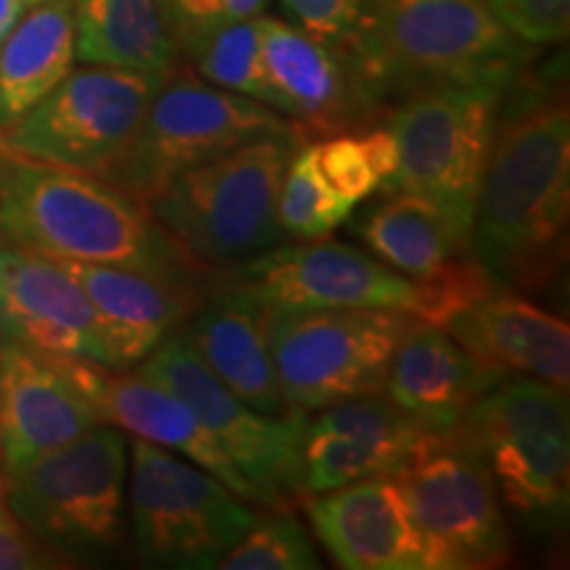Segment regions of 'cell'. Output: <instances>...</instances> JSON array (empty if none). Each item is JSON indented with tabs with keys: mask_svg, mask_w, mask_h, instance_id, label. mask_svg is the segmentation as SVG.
<instances>
[{
	"mask_svg": "<svg viewBox=\"0 0 570 570\" xmlns=\"http://www.w3.org/2000/svg\"><path fill=\"white\" fill-rule=\"evenodd\" d=\"M40 3H53V0H24V6H40Z\"/></svg>",
	"mask_w": 570,
	"mask_h": 570,
	"instance_id": "obj_39",
	"label": "cell"
},
{
	"mask_svg": "<svg viewBox=\"0 0 570 570\" xmlns=\"http://www.w3.org/2000/svg\"><path fill=\"white\" fill-rule=\"evenodd\" d=\"M24 0H0V42L11 32L21 13H24Z\"/></svg>",
	"mask_w": 570,
	"mask_h": 570,
	"instance_id": "obj_37",
	"label": "cell"
},
{
	"mask_svg": "<svg viewBox=\"0 0 570 570\" xmlns=\"http://www.w3.org/2000/svg\"><path fill=\"white\" fill-rule=\"evenodd\" d=\"M127 502L135 550L159 568L209 570L256 512L223 481L146 439H132Z\"/></svg>",
	"mask_w": 570,
	"mask_h": 570,
	"instance_id": "obj_10",
	"label": "cell"
},
{
	"mask_svg": "<svg viewBox=\"0 0 570 570\" xmlns=\"http://www.w3.org/2000/svg\"><path fill=\"white\" fill-rule=\"evenodd\" d=\"M56 566L53 550L27 529L13 510L0 499V570H27Z\"/></svg>",
	"mask_w": 570,
	"mask_h": 570,
	"instance_id": "obj_35",
	"label": "cell"
},
{
	"mask_svg": "<svg viewBox=\"0 0 570 570\" xmlns=\"http://www.w3.org/2000/svg\"><path fill=\"white\" fill-rule=\"evenodd\" d=\"M444 331L491 381L537 377L570 389V327L518 291L497 285L458 312Z\"/></svg>",
	"mask_w": 570,
	"mask_h": 570,
	"instance_id": "obj_20",
	"label": "cell"
},
{
	"mask_svg": "<svg viewBox=\"0 0 570 570\" xmlns=\"http://www.w3.org/2000/svg\"><path fill=\"white\" fill-rule=\"evenodd\" d=\"M570 111L566 63L512 77L475 202L470 252L502 288L541 291L568 259Z\"/></svg>",
	"mask_w": 570,
	"mask_h": 570,
	"instance_id": "obj_1",
	"label": "cell"
},
{
	"mask_svg": "<svg viewBox=\"0 0 570 570\" xmlns=\"http://www.w3.org/2000/svg\"><path fill=\"white\" fill-rule=\"evenodd\" d=\"M135 373L188 404L233 465L254 483L265 508L304 502V412L265 415L248 407L204 365L180 327H175Z\"/></svg>",
	"mask_w": 570,
	"mask_h": 570,
	"instance_id": "obj_12",
	"label": "cell"
},
{
	"mask_svg": "<svg viewBox=\"0 0 570 570\" xmlns=\"http://www.w3.org/2000/svg\"><path fill=\"white\" fill-rule=\"evenodd\" d=\"M180 331L235 396L265 415H288L269 348V309L227 285L209 283Z\"/></svg>",
	"mask_w": 570,
	"mask_h": 570,
	"instance_id": "obj_22",
	"label": "cell"
},
{
	"mask_svg": "<svg viewBox=\"0 0 570 570\" xmlns=\"http://www.w3.org/2000/svg\"><path fill=\"white\" fill-rule=\"evenodd\" d=\"M104 365L0 341V462L6 479L101 425Z\"/></svg>",
	"mask_w": 570,
	"mask_h": 570,
	"instance_id": "obj_15",
	"label": "cell"
},
{
	"mask_svg": "<svg viewBox=\"0 0 570 570\" xmlns=\"http://www.w3.org/2000/svg\"><path fill=\"white\" fill-rule=\"evenodd\" d=\"M75 67V3L32 6L0 42V132L19 122Z\"/></svg>",
	"mask_w": 570,
	"mask_h": 570,
	"instance_id": "obj_27",
	"label": "cell"
},
{
	"mask_svg": "<svg viewBox=\"0 0 570 570\" xmlns=\"http://www.w3.org/2000/svg\"><path fill=\"white\" fill-rule=\"evenodd\" d=\"M0 235L51 256L204 285L206 269L151 209L109 180L0 148Z\"/></svg>",
	"mask_w": 570,
	"mask_h": 570,
	"instance_id": "obj_2",
	"label": "cell"
},
{
	"mask_svg": "<svg viewBox=\"0 0 570 570\" xmlns=\"http://www.w3.org/2000/svg\"><path fill=\"white\" fill-rule=\"evenodd\" d=\"M315 156L320 175L331 185L333 194H338L344 202L360 206L381 190V180L370 164L362 135L356 130L315 140Z\"/></svg>",
	"mask_w": 570,
	"mask_h": 570,
	"instance_id": "obj_31",
	"label": "cell"
},
{
	"mask_svg": "<svg viewBox=\"0 0 570 570\" xmlns=\"http://www.w3.org/2000/svg\"><path fill=\"white\" fill-rule=\"evenodd\" d=\"M510 82L436 85L399 98L383 122L394 135L399 161L381 194L410 190L473 219Z\"/></svg>",
	"mask_w": 570,
	"mask_h": 570,
	"instance_id": "obj_11",
	"label": "cell"
},
{
	"mask_svg": "<svg viewBox=\"0 0 570 570\" xmlns=\"http://www.w3.org/2000/svg\"><path fill=\"white\" fill-rule=\"evenodd\" d=\"M75 59L159 77L180 63V40L167 0H77Z\"/></svg>",
	"mask_w": 570,
	"mask_h": 570,
	"instance_id": "obj_26",
	"label": "cell"
},
{
	"mask_svg": "<svg viewBox=\"0 0 570 570\" xmlns=\"http://www.w3.org/2000/svg\"><path fill=\"white\" fill-rule=\"evenodd\" d=\"M344 51L375 106L462 82H510L537 59L489 0H370Z\"/></svg>",
	"mask_w": 570,
	"mask_h": 570,
	"instance_id": "obj_3",
	"label": "cell"
},
{
	"mask_svg": "<svg viewBox=\"0 0 570 570\" xmlns=\"http://www.w3.org/2000/svg\"><path fill=\"white\" fill-rule=\"evenodd\" d=\"M417 320L396 309H269V348L291 412L381 396L396 346Z\"/></svg>",
	"mask_w": 570,
	"mask_h": 570,
	"instance_id": "obj_9",
	"label": "cell"
},
{
	"mask_svg": "<svg viewBox=\"0 0 570 570\" xmlns=\"http://www.w3.org/2000/svg\"><path fill=\"white\" fill-rule=\"evenodd\" d=\"M159 85V77L88 63L0 132V148L106 180L130 148Z\"/></svg>",
	"mask_w": 570,
	"mask_h": 570,
	"instance_id": "obj_14",
	"label": "cell"
},
{
	"mask_svg": "<svg viewBox=\"0 0 570 570\" xmlns=\"http://www.w3.org/2000/svg\"><path fill=\"white\" fill-rule=\"evenodd\" d=\"M304 138H259L173 177L146 206L204 269H227L281 246L277 194Z\"/></svg>",
	"mask_w": 570,
	"mask_h": 570,
	"instance_id": "obj_4",
	"label": "cell"
},
{
	"mask_svg": "<svg viewBox=\"0 0 570 570\" xmlns=\"http://www.w3.org/2000/svg\"><path fill=\"white\" fill-rule=\"evenodd\" d=\"M127 439L101 423L6 481V504L59 552H109L125 539Z\"/></svg>",
	"mask_w": 570,
	"mask_h": 570,
	"instance_id": "obj_8",
	"label": "cell"
},
{
	"mask_svg": "<svg viewBox=\"0 0 570 570\" xmlns=\"http://www.w3.org/2000/svg\"><path fill=\"white\" fill-rule=\"evenodd\" d=\"M259 515L223 554V570H317L323 568L304 523L285 508Z\"/></svg>",
	"mask_w": 570,
	"mask_h": 570,
	"instance_id": "obj_30",
	"label": "cell"
},
{
	"mask_svg": "<svg viewBox=\"0 0 570 570\" xmlns=\"http://www.w3.org/2000/svg\"><path fill=\"white\" fill-rule=\"evenodd\" d=\"M439 431L402 412L386 396H362L306 415L304 497L344 483L396 475Z\"/></svg>",
	"mask_w": 570,
	"mask_h": 570,
	"instance_id": "obj_17",
	"label": "cell"
},
{
	"mask_svg": "<svg viewBox=\"0 0 570 570\" xmlns=\"http://www.w3.org/2000/svg\"><path fill=\"white\" fill-rule=\"evenodd\" d=\"M354 204H348L320 175L315 140H302L285 167L277 194V223L285 238L315 240L348 223Z\"/></svg>",
	"mask_w": 570,
	"mask_h": 570,
	"instance_id": "obj_29",
	"label": "cell"
},
{
	"mask_svg": "<svg viewBox=\"0 0 570 570\" xmlns=\"http://www.w3.org/2000/svg\"><path fill=\"white\" fill-rule=\"evenodd\" d=\"M352 230L367 254L410 277H433L473 256V219L410 190H386L354 217Z\"/></svg>",
	"mask_w": 570,
	"mask_h": 570,
	"instance_id": "obj_25",
	"label": "cell"
},
{
	"mask_svg": "<svg viewBox=\"0 0 570 570\" xmlns=\"http://www.w3.org/2000/svg\"><path fill=\"white\" fill-rule=\"evenodd\" d=\"M458 436L487 465L497 494L525 529L558 533L570 510L568 391L508 377L475 399Z\"/></svg>",
	"mask_w": 570,
	"mask_h": 570,
	"instance_id": "obj_5",
	"label": "cell"
},
{
	"mask_svg": "<svg viewBox=\"0 0 570 570\" xmlns=\"http://www.w3.org/2000/svg\"><path fill=\"white\" fill-rule=\"evenodd\" d=\"M212 281L275 312L396 309L439 327L449 315L444 275H402L365 248L327 240V235L294 246L281 244L235 267L214 269Z\"/></svg>",
	"mask_w": 570,
	"mask_h": 570,
	"instance_id": "obj_6",
	"label": "cell"
},
{
	"mask_svg": "<svg viewBox=\"0 0 570 570\" xmlns=\"http://www.w3.org/2000/svg\"><path fill=\"white\" fill-rule=\"evenodd\" d=\"M167 3L173 9L180 42L214 27L262 17L267 9V0H167Z\"/></svg>",
	"mask_w": 570,
	"mask_h": 570,
	"instance_id": "obj_34",
	"label": "cell"
},
{
	"mask_svg": "<svg viewBox=\"0 0 570 570\" xmlns=\"http://www.w3.org/2000/svg\"><path fill=\"white\" fill-rule=\"evenodd\" d=\"M88 296L109 370L138 367L202 302L209 283L164 281L138 269L56 259Z\"/></svg>",
	"mask_w": 570,
	"mask_h": 570,
	"instance_id": "obj_19",
	"label": "cell"
},
{
	"mask_svg": "<svg viewBox=\"0 0 570 570\" xmlns=\"http://www.w3.org/2000/svg\"><path fill=\"white\" fill-rule=\"evenodd\" d=\"M259 35L269 106L304 140L370 127L381 106L362 90L344 48L265 13L259 17Z\"/></svg>",
	"mask_w": 570,
	"mask_h": 570,
	"instance_id": "obj_16",
	"label": "cell"
},
{
	"mask_svg": "<svg viewBox=\"0 0 570 570\" xmlns=\"http://www.w3.org/2000/svg\"><path fill=\"white\" fill-rule=\"evenodd\" d=\"M96 407L104 423L180 454L223 481L240 499L265 508V499L254 483L233 465V460L198 423L188 404L167 389L156 386L138 373H119V370L111 373L109 367H104L96 386Z\"/></svg>",
	"mask_w": 570,
	"mask_h": 570,
	"instance_id": "obj_24",
	"label": "cell"
},
{
	"mask_svg": "<svg viewBox=\"0 0 570 570\" xmlns=\"http://www.w3.org/2000/svg\"><path fill=\"white\" fill-rule=\"evenodd\" d=\"M6 481H9V479H6V470H3V462H0V499H3V497H6Z\"/></svg>",
	"mask_w": 570,
	"mask_h": 570,
	"instance_id": "obj_38",
	"label": "cell"
},
{
	"mask_svg": "<svg viewBox=\"0 0 570 570\" xmlns=\"http://www.w3.org/2000/svg\"><path fill=\"white\" fill-rule=\"evenodd\" d=\"M291 21L315 38L344 48L370 0H281Z\"/></svg>",
	"mask_w": 570,
	"mask_h": 570,
	"instance_id": "obj_33",
	"label": "cell"
},
{
	"mask_svg": "<svg viewBox=\"0 0 570 570\" xmlns=\"http://www.w3.org/2000/svg\"><path fill=\"white\" fill-rule=\"evenodd\" d=\"M491 386L497 383L444 327L417 320L391 356L381 396L433 431L452 433Z\"/></svg>",
	"mask_w": 570,
	"mask_h": 570,
	"instance_id": "obj_23",
	"label": "cell"
},
{
	"mask_svg": "<svg viewBox=\"0 0 570 570\" xmlns=\"http://www.w3.org/2000/svg\"><path fill=\"white\" fill-rule=\"evenodd\" d=\"M0 238H3V235H0Z\"/></svg>",
	"mask_w": 570,
	"mask_h": 570,
	"instance_id": "obj_40",
	"label": "cell"
},
{
	"mask_svg": "<svg viewBox=\"0 0 570 570\" xmlns=\"http://www.w3.org/2000/svg\"><path fill=\"white\" fill-rule=\"evenodd\" d=\"M489 9L525 46H560L570 35V0H489Z\"/></svg>",
	"mask_w": 570,
	"mask_h": 570,
	"instance_id": "obj_32",
	"label": "cell"
},
{
	"mask_svg": "<svg viewBox=\"0 0 570 570\" xmlns=\"http://www.w3.org/2000/svg\"><path fill=\"white\" fill-rule=\"evenodd\" d=\"M425 570H483L510 558V531L487 465L465 441L436 433L394 475Z\"/></svg>",
	"mask_w": 570,
	"mask_h": 570,
	"instance_id": "obj_13",
	"label": "cell"
},
{
	"mask_svg": "<svg viewBox=\"0 0 570 570\" xmlns=\"http://www.w3.org/2000/svg\"><path fill=\"white\" fill-rule=\"evenodd\" d=\"M202 80L269 106V85L262 63L259 17L214 27L180 42ZM273 109V106H269Z\"/></svg>",
	"mask_w": 570,
	"mask_h": 570,
	"instance_id": "obj_28",
	"label": "cell"
},
{
	"mask_svg": "<svg viewBox=\"0 0 570 570\" xmlns=\"http://www.w3.org/2000/svg\"><path fill=\"white\" fill-rule=\"evenodd\" d=\"M360 135H362V142H365V151L370 156V164H373L377 180H381V190H383L396 173L399 154H396L394 135H391L383 125L362 127ZM381 190H377V194H381Z\"/></svg>",
	"mask_w": 570,
	"mask_h": 570,
	"instance_id": "obj_36",
	"label": "cell"
},
{
	"mask_svg": "<svg viewBox=\"0 0 570 570\" xmlns=\"http://www.w3.org/2000/svg\"><path fill=\"white\" fill-rule=\"evenodd\" d=\"M281 135L298 130L267 104L175 69L154 92L130 148L106 180L146 204L180 173Z\"/></svg>",
	"mask_w": 570,
	"mask_h": 570,
	"instance_id": "obj_7",
	"label": "cell"
},
{
	"mask_svg": "<svg viewBox=\"0 0 570 570\" xmlns=\"http://www.w3.org/2000/svg\"><path fill=\"white\" fill-rule=\"evenodd\" d=\"M0 341L104 365L88 296L59 262L24 246L0 248Z\"/></svg>",
	"mask_w": 570,
	"mask_h": 570,
	"instance_id": "obj_18",
	"label": "cell"
},
{
	"mask_svg": "<svg viewBox=\"0 0 570 570\" xmlns=\"http://www.w3.org/2000/svg\"><path fill=\"white\" fill-rule=\"evenodd\" d=\"M304 510L341 568L425 570L417 531L394 475L304 497Z\"/></svg>",
	"mask_w": 570,
	"mask_h": 570,
	"instance_id": "obj_21",
	"label": "cell"
}]
</instances>
